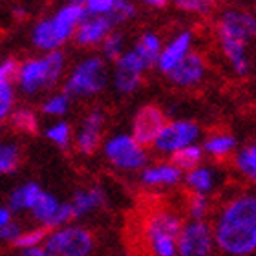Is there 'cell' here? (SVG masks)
Returning <instances> with one entry per match:
<instances>
[{
    "instance_id": "cell-11",
    "label": "cell",
    "mask_w": 256,
    "mask_h": 256,
    "mask_svg": "<svg viewBox=\"0 0 256 256\" xmlns=\"http://www.w3.org/2000/svg\"><path fill=\"white\" fill-rule=\"evenodd\" d=\"M146 66L143 60L139 59V55L134 50L124 52L116 62H114L112 72V82L114 88L121 96H130L138 90L141 84V77H143Z\"/></svg>"
},
{
    "instance_id": "cell-27",
    "label": "cell",
    "mask_w": 256,
    "mask_h": 256,
    "mask_svg": "<svg viewBox=\"0 0 256 256\" xmlns=\"http://www.w3.org/2000/svg\"><path fill=\"white\" fill-rule=\"evenodd\" d=\"M20 146L15 141H4L0 144V172L11 174L20 165Z\"/></svg>"
},
{
    "instance_id": "cell-3",
    "label": "cell",
    "mask_w": 256,
    "mask_h": 256,
    "mask_svg": "<svg viewBox=\"0 0 256 256\" xmlns=\"http://www.w3.org/2000/svg\"><path fill=\"white\" fill-rule=\"evenodd\" d=\"M182 218L170 208H156L143 220L141 238L148 256H178Z\"/></svg>"
},
{
    "instance_id": "cell-15",
    "label": "cell",
    "mask_w": 256,
    "mask_h": 256,
    "mask_svg": "<svg viewBox=\"0 0 256 256\" xmlns=\"http://www.w3.org/2000/svg\"><path fill=\"white\" fill-rule=\"evenodd\" d=\"M112 18L108 15H86L84 20L80 22V26L75 32V44L80 48H94L101 46L106 37L114 32Z\"/></svg>"
},
{
    "instance_id": "cell-8",
    "label": "cell",
    "mask_w": 256,
    "mask_h": 256,
    "mask_svg": "<svg viewBox=\"0 0 256 256\" xmlns=\"http://www.w3.org/2000/svg\"><path fill=\"white\" fill-rule=\"evenodd\" d=\"M218 251L212 224L207 220H187L183 224L178 256H214Z\"/></svg>"
},
{
    "instance_id": "cell-40",
    "label": "cell",
    "mask_w": 256,
    "mask_h": 256,
    "mask_svg": "<svg viewBox=\"0 0 256 256\" xmlns=\"http://www.w3.org/2000/svg\"><path fill=\"white\" fill-rule=\"evenodd\" d=\"M18 256H54V254L46 249V246H38V247H32V249H22V251H18Z\"/></svg>"
},
{
    "instance_id": "cell-32",
    "label": "cell",
    "mask_w": 256,
    "mask_h": 256,
    "mask_svg": "<svg viewBox=\"0 0 256 256\" xmlns=\"http://www.w3.org/2000/svg\"><path fill=\"white\" fill-rule=\"evenodd\" d=\"M124 35L119 32H112L106 37V40L101 44V54L104 60H116L124 54Z\"/></svg>"
},
{
    "instance_id": "cell-12",
    "label": "cell",
    "mask_w": 256,
    "mask_h": 256,
    "mask_svg": "<svg viewBox=\"0 0 256 256\" xmlns=\"http://www.w3.org/2000/svg\"><path fill=\"white\" fill-rule=\"evenodd\" d=\"M256 35V16L240 10H227L218 20V38H234L247 42Z\"/></svg>"
},
{
    "instance_id": "cell-2",
    "label": "cell",
    "mask_w": 256,
    "mask_h": 256,
    "mask_svg": "<svg viewBox=\"0 0 256 256\" xmlns=\"http://www.w3.org/2000/svg\"><path fill=\"white\" fill-rule=\"evenodd\" d=\"M88 15L80 0H70L54 15L37 22L32 32V42L35 48L42 50L44 54L57 52L60 46L75 37L77 28Z\"/></svg>"
},
{
    "instance_id": "cell-18",
    "label": "cell",
    "mask_w": 256,
    "mask_h": 256,
    "mask_svg": "<svg viewBox=\"0 0 256 256\" xmlns=\"http://www.w3.org/2000/svg\"><path fill=\"white\" fill-rule=\"evenodd\" d=\"M205 75H207V62L198 52H192L166 77L180 88H192L200 84L205 79Z\"/></svg>"
},
{
    "instance_id": "cell-43",
    "label": "cell",
    "mask_w": 256,
    "mask_h": 256,
    "mask_svg": "<svg viewBox=\"0 0 256 256\" xmlns=\"http://www.w3.org/2000/svg\"><path fill=\"white\" fill-rule=\"evenodd\" d=\"M121 256H132V254H121Z\"/></svg>"
},
{
    "instance_id": "cell-29",
    "label": "cell",
    "mask_w": 256,
    "mask_h": 256,
    "mask_svg": "<svg viewBox=\"0 0 256 256\" xmlns=\"http://www.w3.org/2000/svg\"><path fill=\"white\" fill-rule=\"evenodd\" d=\"M70 102H72V97L66 94V92H59V94H54L50 96L46 101L42 102V110L44 116H50V118H60V116H66L70 110Z\"/></svg>"
},
{
    "instance_id": "cell-26",
    "label": "cell",
    "mask_w": 256,
    "mask_h": 256,
    "mask_svg": "<svg viewBox=\"0 0 256 256\" xmlns=\"http://www.w3.org/2000/svg\"><path fill=\"white\" fill-rule=\"evenodd\" d=\"M203 158H205V150H203L202 144L198 143V144H190L187 148L178 150L176 154H172L168 158V161H172L180 170H183L187 174V172L194 170L196 166L203 165Z\"/></svg>"
},
{
    "instance_id": "cell-30",
    "label": "cell",
    "mask_w": 256,
    "mask_h": 256,
    "mask_svg": "<svg viewBox=\"0 0 256 256\" xmlns=\"http://www.w3.org/2000/svg\"><path fill=\"white\" fill-rule=\"evenodd\" d=\"M46 138L52 143L57 144L59 148H68L70 143L74 141L75 134L72 130V126H70V123H66V121H55V123H52L46 128Z\"/></svg>"
},
{
    "instance_id": "cell-23",
    "label": "cell",
    "mask_w": 256,
    "mask_h": 256,
    "mask_svg": "<svg viewBox=\"0 0 256 256\" xmlns=\"http://www.w3.org/2000/svg\"><path fill=\"white\" fill-rule=\"evenodd\" d=\"M222 52L225 59L229 60L230 68L234 70L236 75H247L249 72V59H247V42L244 40H234V38H218Z\"/></svg>"
},
{
    "instance_id": "cell-19",
    "label": "cell",
    "mask_w": 256,
    "mask_h": 256,
    "mask_svg": "<svg viewBox=\"0 0 256 256\" xmlns=\"http://www.w3.org/2000/svg\"><path fill=\"white\" fill-rule=\"evenodd\" d=\"M188 54H192V33L188 30H183V32L176 33L163 46V52H161L156 68L160 70L161 74L168 75Z\"/></svg>"
},
{
    "instance_id": "cell-39",
    "label": "cell",
    "mask_w": 256,
    "mask_h": 256,
    "mask_svg": "<svg viewBox=\"0 0 256 256\" xmlns=\"http://www.w3.org/2000/svg\"><path fill=\"white\" fill-rule=\"evenodd\" d=\"M22 232H24L22 225L18 224V222H11L10 225H6V227H0V240L6 242V244H11V246H15V242L20 238Z\"/></svg>"
},
{
    "instance_id": "cell-34",
    "label": "cell",
    "mask_w": 256,
    "mask_h": 256,
    "mask_svg": "<svg viewBox=\"0 0 256 256\" xmlns=\"http://www.w3.org/2000/svg\"><path fill=\"white\" fill-rule=\"evenodd\" d=\"M188 220H207L210 214V200L202 194H190L187 202Z\"/></svg>"
},
{
    "instance_id": "cell-35",
    "label": "cell",
    "mask_w": 256,
    "mask_h": 256,
    "mask_svg": "<svg viewBox=\"0 0 256 256\" xmlns=\"http://www.w3.org/2000/svg\"><path fill=\"white\" fill-rule=\"evenodd\" d=\"M136 15H138V10H136V4L132 0H118L116 8L108 16L112 18L114 24H124V22L132 20Z\"/></svg>"
},
{
    "instance_id": "cell-20",
    "label": "cell",
    "mask_w": 256,
    "mask_h": 256,
    "mask_svg": "<svg viewBox=\"0 0 256 256\" xmlns=\"http://www.w3.org/2000/svg\"><path fill=\"white\" fill-rule=\"evenodd\" d=\"M104 203H106V194H104V190L101 187L79 188L72 196V200H70V205H72L75 220L90 216L92 212L99 210Z\"/></svg>"
},
{
    "instance_id": "cell-36",
    "label": "cell",
    "mask_w": 256,
    "mask_h": 256,
    "mask_svg": "<svg viewBox=\"0 0 256 256\" xmlns=\"http://www.w3.org/2000/svg\"><path fill=\"white\" fill-rule=\"evenodd\" d=\"M178 10L196 15H208L214 10V0H174Z\"/></svg>"
},
{
    "instance_id": "cell-25",
    "label": "cell",
    "mask_w": 256,
    "mask_h": 256,
    "mask_svg": "<svg viewBox=\"0 0 256 256\" xmlns=\"http://www.w3.org/2000/svg\"><path fill=\"white\" fill-rule=\"evenodd\" d=\"M232 165L246 182L256 185V141L236 150V154L232 156Z\"/></svg>"
},
{
    "instance_id": "cell-42",
    "label": "cell",
    "mask_w": 256,
    "mask_h": 256,
    "mask_svg": "<svg viewBox=\"0 0 256 256\" xmlns=\"http://www.w3.org/2000/svg\"><path fill=\"white\" fill-rule=\"evenodd\" d=\"M143 4L146 6H154V8H161V6H165L168 0H141Z\"/></svg>"
},
{
    "instance_id": "cell-31",
    "label": "cell",
    "mask_w": 256,
    "mask_h": 256,
    "mask_svg": "<svg viewBox=\"0 0 256 256\" xmlns=\"http://www.w3.org/2000/svg\"><path fill=\"white\" fill-rule=\"evenodd\" d=\"M48 229L44 227H32V229H24V232L20 234V238L15 242V249L22 251V249H32V247H38L46 244L48 238Z\"/></svg>"
},
{
    "instance_id": "cell-14",
    "label": "cell",
    "mask_w": 256,
    "mask_h": 256,
    "mask_svg": "<svg viewBox=\"0 0 256 256\" xmlns=\"http://www.w3.org/2000/svg\"><path fill=\"white\" fill-rule=\"evenodd\" d=\"M185 178V172L180 170L172 161L148 163L139 172V183L146 188H172L180 185Z\"/></svg>"
},
{
    "instance_id": "cell-21",
    "label": "cell",
    "mask_w": 256,
    "mask_h": 256,
    "mask_svg": "<svg viewBox=\"0 0 256 256\" xmlns=\"http://www.w3.org/2000/svg\"><path fill=\"white\" fill-rule=\"evenodd\" d=\"M42 192L44 190L40 188L38 183H35V182L22 183V185H18V187H15L10 192L6 205H8L15 214L32 212V208L35 207V203L38 202V198H40Z\"/></svg>"
},
{
    "instance_id": "cell-10",
    "label": "cell",
    "mask_w": 256,
    "mask_h": 256,
    "mask_svg": "<svg viewBox=\"0 0 256 256\" xmlns=\"http://www.w3.org/2000/svg\"><path fill=\"white\" fill-rule=\"evenodd\" d=\"M30 214L38 224V227H44L48 230L70 225L75 220L70 202H60L59 198L46 190L40 194L38 202L35 203V207L32 208Z\"/></svg>"
},
{
    "instance_id": "cell-17",
    "label": "cell",
    "mask_w": 256,
    "mask_h": 256,
    "mask_svg": "<svg viewBox=\"0 0 256 256\" xmlns=\"http://www.w3.org/2000/svg\"><path fill=\"white\" fill-rule=\"evenodd\" d=\"M225 182L224 170H220L214 165H200L194 170L187 172L183 178V183L190 194H202L210 196L218 190Z\"/></svg>"
},
{
    "instance_id": "cell-38",
    "label": "cell",
    "mask_w": 256,
    "mask_h": 256,
    "mask_svg": "<svg viewBox=\"0 0 256 256\" xmlns=\"http://www.w3.org/2000/svg\"><path fill=\"white\" fill-rule=\"evenodd\" d=\"M18 70H20V62L13 57H8L0 62V80H11V82H16V77H18Z\"/></svg>"
},
{
    "instance_id": "cell-1",
    "label": "cell",
    "mask_w": 256,
    "mask_h": 256,
    "mask_svg": "<svg viewBox=\"0 0 256 256\" xmlns=\"http://www.w3.org/2000/svg\"><path fill=\"white\" fill-rule=\"evenodd\" d=\"M212 229L224 256H256V190H240L214 214Z\"/></svg>"
},
{
    "instance_id": "cell-13",
    "label": "cell",
    "mask_w": 256,
    "mask_h": 256,
    "mask_svg": "<svg viewBox=\"0 0 256 256\" xmlns=\"http://www.w3.org/2000/svg\"><path fill=\"white\" fill-rule=\"evenodd\" d=\"M166 123L168 121H166V116L163 114V110L148 104V106H143L136 114L132 123V136L143 146H152Z\"/></svg>"
},
{
    "instance_id": "cell-37",
    "label": "cell",
    "mask_w": 256,
    "mask_h": 256,
    "mask_svg": "<svg viewBox=\"0 0 256 256\" xmlns=\"http://www.w3.org/2000/svg\"><path fill=\"white\" fill-rule=\"evenodd\" d=\"M88 15H110L118 0H80Z\"/></svg>"
},
{
    "instance_id": "cell-33",
    "label": "cell",
    "mask_w": 256,
    "mask_h": 256,
    "mask_svg": "<svg viewBox=\"0 0 256 256\" xmlns=\"http://www.w3.org/2000/svg\"><path fill=\"white\" fill-rule=\"evenodd\" d=\"M15 84L11 80H0V119H10L15 112Z\"/></svg>"
},
{
    "instance_id": "cell-28",
    "label": "cell",
    "mask_w": 256,
    "mask_h": 256,
    "mask_svg": "<svg viewBox=\"0 0 256 256\" xmlns=\"http://www.w3.org/2000/svg\"><path fill=\"white\" fill-rule=\"evenodd\" d=\"M10 124L22 134H35L38 128L37 116L30 108H15V112L10 116Z\"/></svg>"
},
{
    "instance_id": "cell-41",
    "label": "cell",
    "mask_w": 256,
    "mask_h": 256,
    "mask_svg": "<svg viewBox=\"0 0 256 256\" xmlns=\"http://www.w3.org/2000/svg\"><path fill=\"white\" fill-rule=\"evenodd\" d=\"M13 214L15 212H13L8 205H2V207H0V227H6V225H10L11 222H15Z\"/></svg>"
},
{
    "instance_id": "cell-9",
    "label": "cell",
    "mask_w": 256,
    "mask_h": 256,
    "mask_svg": "<svg viewBox=\"0 0 256 256\" xmlns=\"http://www.w3.org/2000/svg\"><path fill=\"white\" fill-rule=\"evenodd\" d=\"M200 138H202L200 124L190 119H176V121H168L165 124V128L161 130V134L152 144V148L158 154L170 158L178 150L187 148L190 144H198Z\"/></svg>"
},
{
    "instance_id": "cell-7",
    "label": "cell",
    "mask_w": 256,
    "mask_h": 256,
    "mask_svg": "<svg viewBox=\"0 0 256 256\" xmlns=\"http://www.w3.org/2000/svg\"><path fill=\"white\" fill-rule=\"evenodd\" d=\"M46 249L54 256H90L96 238L82 225H64L48 232Z\"/></svg>"
},
{
    "instance_id": "cell-24",
    "label": "cell",
    "mask_w": 256,
    "mask_h": 256,
    "mask_svg": "<svg viewBox=\"0 0 256 256\" xmlns=\"http://www.w3.org/2000/svg\"><path fill=\"white\" fill-rule=\"evenodd\" d=\"M163 40L158 33L146 32L143 33L141 37L138 38V42L134 44V52L139 55V59L143 60V64L146 66V70L152 68V66H158V60H160V55L163 52Z\"/></svg>"
},
{
    "instance_id": "cell-4",
    "label": "cell",
    "mask_w": 256,
    "mask_h": 256,
    "mask_svg": "<svg viewBox=\"0 0 256 256\" xmlns=\"http://www.w3.org/2000/svg\"><path fill=\"white\" fill-rule=\"evenodd\" d=\"M66 59L60 50L48 52L38 57H30L22 60L16 86L24 96H37L40 92L54 88L64 75Z\"/></svg>"
},
{
    "instance_id": "cell-16",
    "label": "cell",
    "mask_w": 256,
    "mask_h": 256,
    "mask_svg": "<svg viewBox=\"0 0 256 256\" xmlns=\"http://www.w3.org/2000/svg\"><path fill=\"white\" fill-rule=\"evenodd\" d=\"M102 124H104V114L101 110H92L84 116L74 138L75 148L80 154L92 156L94 152H97L101 144Z\"/></svg>"
},
{
    "instance_id": "cell-5",
    "label": "cell",
    "mask_w": 256,
    "mask_h": 256,
    "mask_svg": "<svg viewBox=\"0 0 256 256\" xmlns=\"http://www.w3.org/2000/svg\"><path fill=\"white\" fill-rule=\"evenodd\" d=\"M108 84L106 60L102 57H86L74 66L64 80V92L70 97H92Z\"/></svg>"
},
{
    "instance_id": "cell-6",
    "label": "cell",
    "mask_w": 256,
    "mask_h": 256,
    "mask_svg": "<svg viewBox=\"0 0 256 256\" xmlns=\"http://www.w3.org/2000/svg\"><path fill=\"white\" fill-rule=\"evenodd\" d=\"M102 154L108 163L123 172H141L148 165L146 146L139 143L132 134H116L102 144Z\"/></svg>"
},
{
    "instance_id": "cell-22",
    "label": "cell",
    "mask_w": 256,
    "mask_h": 256,
    "mask_svg": "<svg viewBox=\"0 0 256 256\" xmlns=\"http://www.w3.org/2000/svg\"><path fill=\"white\" fill-rule=\"evenodd\" d=\"M202 146L205 150V156H210L216 161L234 156L236 150H238V143H236L234 136H230L229 132H212L210 136L203 139Z\"/></svg>"
}]
</instances>
